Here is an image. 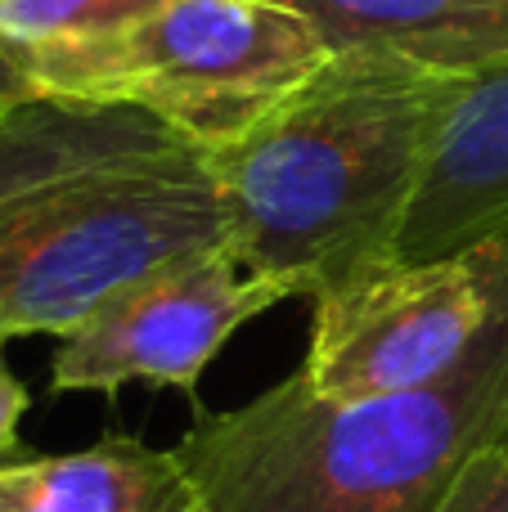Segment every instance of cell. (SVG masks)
Here are the masks:
<instances>
[{
  "instance_id": "12",
  "label": "cell",
  "mask_w": 508,
  "mask_h": 512,
  "mask_svg": "<svg viewBox=\"0 0 508 512\" xmlns=\"http://www.w3.org/2000/svg\"><path fill=\"white\" fill-rule=\"evenodd\" d=\"M27 414V387L14 378L5 360V342H0V463L18 450V418Z\"/></svg>"
},
{
  "instance_id": "14",
  "label": "cell",
  "mask_w": 508,
  "mask_h": 512,
  "mask_svg": "<svg viewBox=\"0 0 508 512\" xmlns=\"http://www.w3.org/2000/svg\"><path fill=\"white\" fill-rule=\"evenodd\" d=\"M504 445H508V441H504Z\"/></svg>"
},
{
  "instance_id": "7",
  "label": "cell",
  "mask_w": 508,
  "mask_h": 512,
  "mask_svg": "<svg viewBox=\"0 0 508 512\" xmlns=\"http://www.w3.org/2000/svg\"><path fill=\"white\" fill-rule=\"evenodd\" d=\"M482 243H508V63L459 81L396 256L437 261Z\"/></svg>"
},
{
  "instance_id": "5",
  "label": "cell",
  "mask_w": 508,
  "mask_h": 512,
  "mask_svg": "<svg viewBox=\"0 0 508 512\" xmlns=\"http://www.w3.org/2000/svg\"><path fill=\"white\" fill-rule=\"evenodd\" d=\"M302 378L329 400H378L455 378L508 310V243L396 261L311 301Z\"/></svg>"
},
{
  "instance_id": "10",
  "label": "cell",
  "mask_w": 508,
  "mask_h": 512,
  "mask_svg": "<svg viewBox=\"0 0 508 512\" xmlns=\"http://www.w3.org/2000/svg\"><path fill=\"white\" fill-rule=\"evenodd\" d=\"M0 512H207L176 450L131 436L54 459L0 463Z\"/></svg>"
},
{
  "instance_id": "13",
  "label": "cell",
  "mask_w": 508,
  "mask_h": 512,
  "mask_svg": "<svg viewBox=\"0 0 508 512\" xmlns=\"http://www.w3.org/2000/svg\"><path fill=\"white\" fill-rule=\"evenodd\" d=\"M27 99H36V86L32 77L23 72V63H18V54L9 50L5 41H0V117L14 113V108H23Z\"/></svg>"
},
{
  "instance_id": "1",
  "label": "cell",
  "mask_w": 508,
  "mask_h": 512,
  "mask_svg": "<svg viewBox=\"0 0 508 512\" xmlns=\"http://www.w3.org/2000/svg\"><path fill=\"white\" fill-rule=\"evenodd\" d=\"M459 81L392 54H329L252 126L203 149L239 261L311 301L396 261Z\"/></svg>"
},
{
  "instance_id": "9",
  "label": "cell",
  "mask_w": 508,
  "mask_h": 512,
  "mask_svg": "<svg viewBox=\"0 0 508 512\" xmlns=\"http://www.w3.org/2000/svg\"><path fill=\"white\" fill-rule=\"evenodd\" d=\"M176 149H189V140L140 108L36 95L0 117V207L90 171L162 158Z\"/></svg>"
},
{
  "instance_id": "6",
  "label": "cell",
  "mask_w": 508,
  "mask_h": 512,
  "mask_svg": "<svg viewBox=\"0 0 508 512\" xmlns=\"http://www.w3.org/2000/svg\"><path fill=\"white\" fill-rule=\"evenodd\" d=\"M279 301H288L284 288L248 270L230 243L171 261L59 337L50 387L113 396L126 382H149L194 396L221 346Z\"/></svg>"
},
{
  "instance_id": "4",
  "label": "cell",
  "mask_w": 508,
  "mask_h": 512,
  "mask_svg": "<svg viewBox=\"0 0 508 512\" xmlns=\"http://www.w3.org/2000/svg\"><path fill=\"white\" fill-rule=\"evenodd\" d=\"M230 243L203 149L122 162L0 207V342L68 337L122 288Z\"/></svg>"
},
{
  "instance_id": "2",
  "label": "cell",
  "mask_w": 508,
  "mask_h": 512,
  "mask_svg": "<svg viewBox=\"0 0 508 512\" xmlns=\"http://www.w3.org/2000/svg\"><path fill=\"white\" fill-rule=\"evenodd\" d=\"M508 441V310L455 378L329 400L288 373L207 414L171 450L207 512H437L486 445Z\"/></svg>"
},
{
  "instance_id": "3",
  "label": "cell",
  "mask_w": 508,
  "mask_h": 512,
  "mask_svg": "<svg viewBox=\"0 0 508 512\" xmlns=\"http://www.w3.org/2000/svg\"><path fill=\"white\" fill-rule=\"evenodd\" d=\"M14 54L36 95L140 108L216 149L302 86L329 45L279 0H144L113 27Z\"/></svg>"
},
{
  "instance_id": "11",
  "label": "cell",
  "mask_w": 508,
  "mask_h": 512,
  "mask_svg": "<svg viewBox=\"0 0 508 512\" xmlns=\"http://www.w3.org/2000/svg\"><path fill=\"white\" fill-rule=\"evenodd\" d=\"M437 512H508V445H486Z\"/></svg>"
},
{
  "instance_id": "8",
  "label": "cell",
  "mask_w": 508,
  "mask_h": 512,
  "mask_svg": "<svg viewBox=\"0 0 508 512\" xmlns=\"http://www.w3.org/2000/svg\"><path fill=\"white\" fill-rule=\"evenodd\" d=\"M329 54H392L446 77L508 63V0H279Z\"/></svg>"
}]
</instances>
